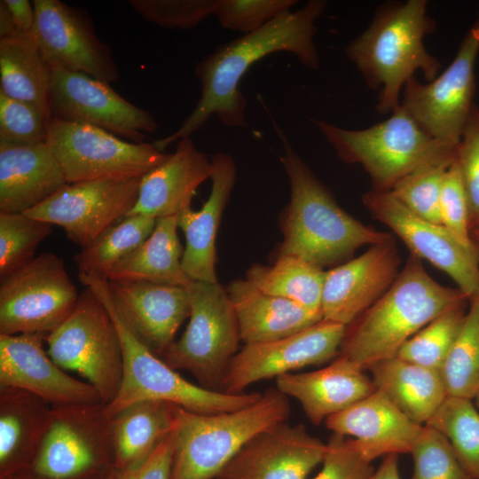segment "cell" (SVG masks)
I'll return each mask as SVG.
<instances>
[{
  "instance_id": "obj_37",
  "label": "cell",
  "mask_w": 479,
  "mask_h": 479,
  "mask_svg": "<svg viewBox=\"0 0 479 479\" xmlns=\"http://www.w3.org/2000/svg\"><path fill=\"white\" fill-rule=\"evenodd\" d=\"M468 301L469 310L442 374L447 397L471 400L479 390V294Z\"/></svg>"
},
{
  "instance_id": "obj_17",
  "label": "cell",
  "mask_w": 479,
  "mask_h": 479,
  "mask_svg": "<svg viewBox=\"0 0 479 479\" xmlns=\"http://www.w3.org/2000/svg\"><path fill=\"white\" fill-rule=\"evenodd\" d=\"M33 4L35 19L30 34L49 65L108 84L118 80L111 49L97 35L86 12L59 0H34Z\"/></svg>"
},
{
  "instance_id": "obj_52",
  "label": "cell",
  "mask_w": 479,
  "mask_h": 479,
  "mask_svg": "<svg viewBox=\"0 0 479 479\" xmlns=\"http://www.w3.org/2000/svg\"><path fill=\"white\" fill-rule=\"evenodd\" d=\"M470 237L479 256V227L470 231Z\"/></svg>"
},
{
  "instance_id": "obj_10",
  "label": "cell",
  "mask_w": 479,
  "mask_h": 479,
  "mask_svg": "<svg viewBox=\"0 0 479 479\" xmlns=\"http://www.w3.org/2000/svg\"><path fill=\"white\" fill-rule=\"evenodd\" d=\"M186 289L190 321L163 360L173 369L191 373L201 387L218 390L241 340L235 310L217 282L192 281Z\"/></svg>"
},
{
  "instance_id": "obj_51",
  "label": "cell",
  "mask_w": 479,
  "mask_h": 479,
  "mask_svg": "<svg viewBox=\"0 0 479 479\" xmlns=\"http://www.w3.org/2000/svg\"><path fill=\"white\" fill-rule=\"evenodd\" d=\"M18 35L12 17L4 0L0 1V39Z\"/></svg>"
},
{
  "instance_id": "obj_3",
  "label": "cell",
  "mask_w": 479,
  "mask_h": 479,
  "mask_svg": "<svg viewBox=\"0 0 479 479\" xmlns=\"http://www.w3.org/2000/svg\"><path fill=\"white\" fill-rule=\"evenodd\" d=\"M275 128L284 150L280 161L291 187L279 255L295 256L323 269L348 259L364 245L393 238L390 233L365 225L339 207L282 130Z\"/></svg>"
},
{
  "instance_id": "obj_46",
  "label": "cell",
  "mask_w": 479,
  "mask_h": 479,
  "mask_svg": "<svg viewBox=\"0 0 479 479\" xmlns=\"http://www.w3.org/2000/svg\"><path fill=\"white\" fill-rule=\"evenodd\" d=\"M439 214L444 227L465 246L475 248L470 237L467 199L456 158L443 181Z\"/></svg>"
},
{
  "instance_id": "obj_13",
  "label": "cell",
  "mask_w": 479,
  "mask_h": 479,
  "mask_svg": "<svg viewBox=\"0 0 479 479\" xmlns=\"http://www.w3.org/2000/svg\"><path fill=\"white\" fill-rule=\"evenodd\" d=\"M46 145L68 184L109 177H141L169 153L133 143L97 127L51 118Z\"/></svg>"
},
{
  "instance_id": "obj_27",
  "label": "cell",
  "mask_w": 479,
  "mask_h": 479,
  "mask_svg": "<svg viewBox=\"0 0 479 479\" xmlns=\"http://www.w3.org/2000/svg\"><path fill=\"white\" fill-rule=\"evenodd\" d=\"M68 184L46 144L0 143V212L24 213Z\"/></svg>"
},
{
  "instance_id": "obj_5",
  "label": "cell",
  "mask_w": 479,
  "mask_h": 479,
  "mask_svg": "<svg viewBox=\"0 0 479 479\" xmlns=\"http://www.w3.org/2000/svg\"><path fill=\"white\" fill-rule=\"evenodd\" d=\"M78 276L105 305L121 339L122 380L116 397L106 404L109 418L124 407L144 400L169 402L192 412L214 414L245 408L261 398L260 392L229 394L186 381L151 351L128 326L113 300L107 280L84 274Z\"/></svg>"
},
{
  "instance_id": "obj_43",
  "label": "cell",
  "mask_w": 479,
  "mask_h": 479,
  "mask_svg": "<svg viewBox=\"0 0 479 479\" xmlns=\"http://www.w3.org/2000/svg\"><path fill=\"white\" fill-rule=\"evenodd\" d=\"M295 0H216L213 15L225 29L244 35L289 12Z\"/></svg>"
},
{
  "instance_id": "obj_40",
  "label": "cell",
  "mask_w": 479,
  "mask_h": 479,
  "mask_svg": "<svg viewBox=\"0 0 479 479\" xmlns=\"http://www.w3.org/2000/svg\"><path fill=\"white\" fill-rule=\"evenodd\" d=\"M51 226L23 213L0 212V279L35 258L36 247L51 232Z\"/></svg>"
},
{
  "instance_id": "obj_53",
  "label": "cell",
  "mask_w": 479,
  "mask_h": 479,
  "mask_svg": "<svg viewBox=\"0 0 479 479\" xmlns=\"http://www.w3.org/2000/svg\"><path fill=\"white\" fill-rule=\"evenodd\" d=\"M12 479H34L27 475H20V476H18V477H15V478H12ZM105 479H122L121 477V475L117 472H114V474H112L110 476L105 478Z\"/></svg>"
},
{
  "instance_id": "obj_12",
  "label": "cell",
  "mask_w": 479,
  "mask_h": 479,
  "mask_svg": "<svg viewBox=\"0 0 479 479\" xmlns=\"http://www.w3.org/2000/svg\"><path fill=\"white\" fill-rule=\"evenodd\" d=\"M479 53V12L450 65L425 83L414 77L404 85L401 105L434 139L457 148L476 90L475 67Z\"/></svg>"
},
{
  "instance_id": "obj_2",
  "label": "cell",
  "mask_w": 479,
  "mask_h": 479,
  "mask_svg": "<svg viewBox=\"0 0 479 479\" xmlns=\"http://www.w3.org/2000/svg\"><path fill=\"white\" fill-rule=\"evenodd\" d=\"M436 25L428 13L427 0L388 1L346 46L345 55L367 86L379 90V114H390L399 106L403 89L417 71L426 82L440 74V60L424 44Z\"/></svg>"
},
{
  "instance_id": "obj_23",
  "label": "cell",
  "mask_w": 479,
  "mask_h": 479,
  "mask_svg": "<svg viewBox=\"0 0 479 479\" xmlns=\"http://www.w3.org/2000/svg\"><path fill=\"white\" fill-rule=\"evenodd\" d=\"M325 423L334 434L355 437L371 462L383 455L410 453L424 426L410 420L378 389Z\"/></svg>"
},
{
  "instance_id": "obj_34",
  "label": "cell",
  "mask_w": 479,
  "mask_h": 479,
  "mask_svg": "<svg viewBox=\"0 0 479 479\" xmlns=\"http://www.w3.org/2000/svg\"><path fill=\"white\" fill-rule=\"evenodd\" d=\"M326 271L298 257L278 255L272 265L255 264L247 279L261 291L321 312Z\"/></svg>"
},
{
  "instance_id": "obj_45",
  "label": "cell",
  "mask_w": 479,
  "mask_h": 479,
  "mask_svg": "<svg viewBox=\"0 0 479 479\" xmlns=\"http://www.w3.org/2000/svg\"><path fill=\"white\" fill-rule=\"evenodd\" d=\"M456 159L467 199L471 231L479 227V106L475 103L458 145Z\"/></svg>"
},
{
  "instance_id": "obj_47",
  "label": "cell",
  "mask_w": 479,
  "mask_h": 479,
  "mask_svg": "<svg viewBox=\"0 0 479 479\" xmlns=\"http://www.w3.org/2000/svg\"><path fill=\"white\" fill-rule=\"evenodd\" d=\"M322 464L313 479H369L375 471L354 439L334 433L326 444Z\"/></svg>"
},
{
  "instance_id": "obj_35",
  "label": "cell",
  "mask_w": 479,
  "mask_h": 479,
  "mask_svg": "<svg viewBox=\"0 0 479 479\" xmlns=\"http://www.w3.org/2000/svg\"><path fill=\"white\" fill-rule=\"evenodd\" d=\"M157 219L136 215L116 223L74 255L79 274L107 280L112 270L153 232Z\"/></svg>"
},
{
  "instance_id": "obj_11",
  "label": "cell",
  "mask_w": 479,
  "mask_h": 479,
  "mask_svg": "<svg viewBox=\"0 0 479 479\" xmlns=\"http://www.w3.org/2000/svg\"><path fill=\"white\" fill-rule=\"evenodd\" d=\"M78 298L63 260L43 253L1 279L0 334L48 335L71 314Z\"/></svg>"
},
{
  "instance_id": "obj_54",
  "label": "cell",
  "mask_w": 479,
  "mask_h": 479,
  "mask_svg": "<svg viewBox=\"0 0 479 479\" xmlns=\"http://www.w3.org/2000/svg\"><path fill=\"white\" fill-rule=\"evenodd\" d=\"M474 398L475 400V405L479 409V390H478V392L476 393V395H475V397Z\"/></svg>"
},
{
  "instance_id": "obj_39",
  "label": "cell",
  "mask_w": 479,
  "mask_h": 479,
  "mask_svg": "<svg viewBox=\"0 0 479 479\" xmlns=\"http://www.w3.org/2000/svg\"><path fill=\"white\" fill-rule=\"evenodd\" d=\"M465 316V302L449 309L407 340L396 357L442 372Z\"/></svg>"
},
{
  "instance_id": "obj_22",
  "label": "cell",
  "mask_w": 479,
  "mask_h": 479,
  "mask_svg": "<svg viewBox=\"0 0 479 479\" xmlns=\"http://www.w3.org/2000/svg\"><path fill=\"white\" fill-rule=\"evenodd\" d=\"M107 284L128 326L151 351L163 356L190 315L186 287L136 280H107Z\"/></svg>"
},
{
  "instance_id": "obj_49",
  "label": "cell",
  "mask_w": 479,
  "mask_h": 479,
  "mask_svg": "<svg viewBox=\"0 0 479 479\" xmlns=\"http://www.w3.org/2000/svg\"><path fill=\"white\" fill-rule=\"evenodd\" d=\"M12 17L18 34H27L34 27L35 13L33 2L28 0H4Z\"/></svg>"
},
{
  "instance_id": "obj_16",
  "label": "cell",
  "mask_w": 479,
  "mask_h": 479,
  "mask_svg": "<svg viewBox=\"0 0 479 479\" xmlns=\"http://www.w3.org/2000/svg\"><path fill=\"white\" fill-rule=\"evenodd\" d=\"M369 213L390 228L412 255L447 273L469 300L479 294V256L443 224L414 214L390 192L371 190L362 197Z\"/></svg>"
},
{
  "instance_id": "obj_28",
  "label": "cell",
  "mask_w": 479,
  "mask_h": 479,
  "mask_svg": "<svg viewBox=\"0 0 479 479\" xmlns=\"http://www.w3.org/2000/svg\"><path fill=\"white\" fill-rule=\"evenodd\" d=\"M52 405L17 388L0 389V479L26 475L51 420Z\"/></svg>"
},
{
  "instance_id": "obj_14",
  "label": "cell",
  "mask_w": 479,
  "mask_h": 479,
  "mask_svg": "<svg viewBox=\"0 0 479 479\" xmlns=\"http://www.w3.org/2000/svg\"><path fill=\"white\" fill-rule=\"evenodd\" d=\"M141 177H109L67 184L23 214L61 226L70 240L83 247L129 215L137 202Z\"/></svg>"
},
{
  "instance_id": "obj_38",
  "label": "cell",
  "mask_w": 479,
  "mask_h": 479,
  "mask_svg": "<svg viewBox=\"0 0 479 479\" xmlns=\"http://www.w3.org/2000/svg\"><path fill=\"white\" fill-rule=\"evenodd\" d=\"M425 425L441 432L467 474L479 479V412L472 401L447 397Z\"/></svg>"
},
{
  "instance_id": "obj_4",
  "label": "cell",
  "mask_w": 479,
  "mask_h": 479,
  "mask_svg": "<svg viewBox=\"0 0 479 479\" xmlns=\"http://www.w3.org/2000/svg\"><path fill=\"white\" fill-rule=\"evenodd\" d=\"M466 301L459 288L437 283L411 255L389 290L347 329L341 356L362 369L394 357L434 318Z\"/></svg>"
},
{
  "instance_id": "obj_6",
  "label": "cell",
  "mask_w": 479,
  "mask_h": 479,
  "mask_svg": "<svg viewBox=\"0 0 479 479\" xmlns=\"http://www.w3.org/2000/svg\"><path fill=\"white\" fill-rule=\"evenodd\" d=\"M290 414L288 397L278 389L233 412L195 413L178 406L169 479H213L256 434Z\"/></svg>"
},
{
  "instance_id": "obj_29",
  "label": "cell",
  "mask_w": 479,
  "mask_h": 479,
  "mask_svg": "<svg viewBox=\"0 0 479 479\" xmlns=\"http://www.w3.org/2000/svg\"><path fill=\"white\" fill-rule=\"evenodd\" d=\"M225 290L235 310L240 339L246 344L281 339L323 319L320 311L266 294L247 279L232 281Z\"/></svg>"
},
{
  "instance_id": "obj_44",
  "label": "cell",
  "mask_w": 479,
  "mask_h": 479,
  "mask_svg": "<svg viewBox=\"0 0 479 479\" xmlns=\"http://www.w3.org/2000/svg\"><path fill=\"white\" fill-rule=\"evenodd\" d=\"M145 20L166 28L189 29L213 15L216 0H130Z\"/></svg>"
},
{
  "instance_id": "obj_48",
  "label": "cell",
  "mask_w": 479,
  "mask_h": 479,
  "mask_svg": "<svg viewBox=\"0 0 479 479\" xmlns=\"http://www.w3.org/2000/svg\"><path fill=\"white\" fill-rule=\"evenodd\" d=\"M174 441L171 434L139 467L122 474V479H169L173 462ZM118 473V472H117Z\"/></svg>"
},
{
  "instance_id": "obj_9",
  "label": "cell",
  "mask_w": 479,
  "mask_h": 479,
  "mask_svg": "<svg viewBox=\"0 0 479 479\" xmlns=\"http://www.w3.org/2000/svg\"><path fill=\"white\" fill-rule=\"evenodd\" d=\"M46 342L51 359L84 377L105 404L116 397L123 373L121 339L112 317L90 288L79 294L71 314Z\"/></svg>"
},
{
  "instance_id": "obj_7",
  "label": "cell",
  "mask_w": 479,
  "mask_h": 479,
  "mask_svg": "<svg viewBox=\"0 0 479 479\" xmlns=\"http://www.w3.org/2000/svg\"><path fill=\"white\" fill-rule=\"evenodd\" d=\"M314 123L342 161L364 168L372 190L376 192H390L443 145L427 133L401 103L389 118L366 129L348 130L326 121Z\"/></svg>"
},
{
  "instance_id": "obj_30",
  "label": "cell",
  "mask_w": 479,
  "mask_h": 479,
  "mask_svg": "<svg viewBox=\"0 0 479 479\" xmlns=\"http://www.w3.org/2000/svg\"><path fill=\"white\" fill-rule=\"evenodd\" d=\"M178 405L160 400L133 403L110 417L115 472L144 464L175 427Z\"/></svg>"
},
{
  "instance_id": "obj_20",
  "label": "cell",
  "mask_w": 479,
  "mask_h": 479,
  "mask_svg": "<svg viewBox=\"0 0 479 479\" xmlns=\"http://www.w3.org/2000/svg\"><path fill=\"white\" fill-rule=\"evenodd\" d=\"M42 334H0V389L27 390L51 405L104 403L89 382L70 375L43 348Z\"/></svg>"
},
{
  "instance_id": "obj_50",
  "label": "cell",
  "mask_w": 479,
  "mask_h": 479,
  "mask_svg": "<svg viewBox=\"0 0 479 479\" xmlns=\"http://www.w3.org/2000/svg\"><path fill=\"white\" fill-rule=\"evenodd\" d=\"M369 479H400L398 454H389L385 456L380 467Z\"/></svg>"
},
{
  "instance_id": "obj_42",
  "label": "cell",
  "mask_w": 479,
  "mask_h": 479,
  "mask_svg": "<svg viewBox=\"0 0 479 479\" xmlns=\"http://www.w3.org/2000/svg\"><path fill=\"white\" fill-rule=\"evenodd\" d=\"M51 117L37 106L0 92V143L10 145L46 144Z\"/></svg>"
},
{
  "instance_id": "obj_31",
  "label": "cell",
  "mask_w": 479,
  "mask_h": 479,
  "mask_svg": "<svg viewBox=\"0 0 479 479\" xmlns=\"http://www.w3.org/2000/svg\"><path fill=\"white\" fill-rule=\"evenodd\" d=\"M367 369L375 389L417 424H427L447 397L441 371L397 357L381 360Z\"/></svg>"
},
{
  "instance_id": "obj_26",
  "label": "cell",
  "mask_w": 479,
  "mask_h": 479,
  "mask_svg": "<svg viewBox=\"0 0 479 479\" xmlns=\"http://www.w3.org/2000/svg\"><path fill=\"white\" fill-rule=\"evenodd\" d=\"M363 370L340 355L325 368L282 374L276 378V384L281 393L297 399L308 419L318 426L376 389Z\"/></svg>"
},
{
  "instance_id": "obj_21",
  "label": "cell",
  "mask_w": 479,
  "mask_h": 479,
  "mask_svg": "<svg viewBox=\"0 0 479 479\" xmlns=\"http://www.w3.org/2000/svg\"><path fill=\"white\" fill-rule=\"evenodd\" d=\"M399 264L393 237L326 271L321 295L323 319L351 325L389 290L399 273Z\"/></svg>"
},
{
  "instance_id": "obj_19",
  "label": "cell",
  "mask_w": 479,
  "mask_h": 479,
  "mask_svg": "<svg viewBox=\"0 0 479 479\" xmlns=\"http://www.w3.org/2000/svg\"><path fill=\"white\" fill-rule=\"evenodd\" d=\"M326 450L303 425L282 421L253 436L216 479H306Z\"/></svg>"
},
{
  "instance_id": "obj_41",
  "label": "cell",
  "mask_w": 479,
  "mask_h": 479,
  "mask_svg": "<svg viewBox=\"0 0 479 479\" xmlns=\"http://www.w3.org/2000/svg\"><path fill=\"white\" fill-rule=\"evenodd\" d=\"M410 453L414 464L412 479H472L448 439L428 425L423 426Z\"/></svg>"
},
{
  "instance_id": "obj_18",
  "label": "cell",
  "mask_w": 479,
  "mask_h": 479,
  "mask_svg": "<svg viewBox=\"0 0 479 479\" xmlns=\"http://www.w3.org/2000/svg\"><path fill=\"white\" fill-rule=\"evenodd\" d=\"M346 332V326L322 319L281 339L246 344L232 357L221 390L240 394L258 381L277 378L304 366L322 365L336 356Z\"/></svg>"
},
{
  "instance_id": "obj_36",
  "label": "cell",
  "mask_w": 479,
  "mask_h": 479,
  "mask_svg": "<svg viewBox=\"0 0 479 479\" xmlns=\"http://www.w3.org/2000/svg\"><path fill=\"white\" fill-rule=\"evenodd\" d=\"M457 148L440 145L401 178L390 192L417 216L442 224L439 214L440 192L444 176L456 158Z\"/></svg>"
},
{
  "instance_id": "obj_8",
  "label": "cell",
  "mask_w": 479,
  "mask_h": 479,
  "mask_svg": "<svg viewBox=\"0 0 479 479\" xmlns=\"http://www.w3.org/2000/svg\"><path fill=\"white\" fill-rule=\"evenodd\" d=\"M106 404L52 405L51 420L26 474L34 479H105L115 472Z\"/></svg>"
},
{
  "instance_id": "obj_1",
  "label": "cell",
  "mask_w": 479,
  "mask_h": 479,
  "mask_svg": "<svg viewBox=\"0 0 479 479\" xmlns=\"http://www.w3.org/2000/svg\"><path fill=\"white\" fill-rule=\"evenodd\" d=\"M326 5L325 0H310L302 8L287 12L258 30L217 46L204 57L194 69L200 82L198 103L174 133L153 141V145L164 152L173 142L190 137L213 114L225 126H247V103L239 84L248 68L269 54L287 51L306 67L318 68L315 23Z\"/></svg>"
},
{
  "instance_id": "obj_24",
  "label": "cell",
  "mask_w": 479,
  "mask_h": 479,
  "mask_svg": "<svg viewBox=\"0 0 479 479\" xmlns=\"http://www.w3.org/2000/svg\"><path fill=\"white\" fill-rule=\"evenodd\" d=\"M212 172L211 160L190 137L179 140L173 153L140 178L138 197L128 216L155 219L177 216L191 207L198 187L211 178Z\"/></svg>"
},
{
  "instance_id": "obj_33",
  "label": "cell",
  "mask_w": 479,
  "mask_h": 479,
  "mask_svg": "<svg viewBox=\"0 0 479 479\" xmlns=\"http://www.w3.org/2000/svg\"><path fill=\"white\" fill-rule=\"evenodd\" d=\"M0 92L51 116V67L30 33L0 39Z\"/></svg>"
},
{
  "instance_id": "obj_25",
  "label": "cell",
  "mask_w": 479,
  "mask_h": 479,
  "mask_svg": "<svg viewBox=\"0 0 479 479\" xmlns=\"http://www.w3.org/2000/svg\"><path fill=\"white\" fill-rule=\"evenodd\" d=\"M213 172L210 194L202 208L191 207L177 215V225L185 237L182 267L192 281L217 282L216 238L224 209L236 180V166L226 153L211 158Z\"/></svg>"
},
{
  "instance_id": "obj_32",
  "label": "cell",
  "mask_w": 479,
  "mask_h": 479,
  "mask_svg": "<svg viewBox=\"0 0 479 479\" xmlns=\"http://www.w3.org/2000/svg\"><path fill=\"white\" fill-rule=\"evenodd\" d=\"M177 216L157 219L151 235L110 272L107 280H136L187 287L192 282L182 267Z\"/></svg>"
},
{
  "instance_id": "obj_15",
  "label": "cell",
  "mask_w": 479,
  "mask_h": 479,
  "mask_svg": "<svg viewBox=\"0 0 479 479\" xmlns=\"http://www.w3.org/2000/svg\"><path fill=\"white\" fill-rule=\"evenodd\" d=\"M50 67L51 118L97 127L133 143H143L144 132L158 129L150 112L121 97L110 84L57 65Z\"/></svg>"
}]
</instances>
